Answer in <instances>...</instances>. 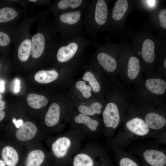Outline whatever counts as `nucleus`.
I'll return each instance as SVG.
<instances>
[{"instance_id": "nucleus-5", "label": "nucleus", "mask_w": 166, "mask_h": 166, "mask_svg": "<svg viewBox=\"0 0 166 166\" xmlns=\"http://www.w3.org/2000/svg\"><path fill=\"white\" fill-rule=\"evenodd\" d=\"M122 124V127L118 133L111 140L112 148H121L136 139L155 137L138 108L133 104Z\"/></svg>"}, {"instance_id": "nucleus-24", "label": "nucleus", "mask_w": 166, "mask_h": 166, "mask_svg": "<svg viewBox=\"0 0 166 166\" xmlns=\"http://www.w3.org/2000/svg\"><path fill=\"white\" fill-rule=\"evenodd\" d=\"M88 0H56L46 10L53 15L59 13L84 9L88 4Z\"/></svg>"}, {"instance_id": "nucleus-22", "label": "nucleus", "mask_w": 166, "mask_h": 166, "mask_svg": "<svg viewBox=\"0 0 166 166\" xmlns=\"http://www.w3.org/2000/svg\"><path fill=\"white\" fill-rule=\"evenodd\" d=\"M10 140L1 148V157L6 166H18L22 159L25 147Z\"/></svg>"}, {"instance_id": "nucleus-8", "label": "nucleus", "mask_w": 166, "mask_h": 166, "mask_svg": "<svg viewBox=\"0 0 166 166\" xmlns=\"http://www.w3.org/2000/svg\"><path fill=\"white\" fill-rule=\"evenodd\" d=\"M111 1L92 0L85 8L83 23L85 34L95 41V36L99 33L107 32Z\"/></svg>"}, {"instance_id": "nucleus-17", "label": "nucleus", "mask_w": 166, "mask_h": 166, "mask_svg": "<svg viewBox=\"0 0 166 166\" xmlns=\"http://www.w3.org/2000/svg\"><path fill=\"white\" fill-rule=\"evenodd\" d=\"M136 9V0H116L109 10L107 32L124 31L127 17Z\"/></svg>"}, {"instance_id": "nucleus-21", "label": "nucleus", "mask_w": 166, "mask_h": 166, "mask_svg": "<svg viewBox=\"0 0 166 166\" xmlns=\"http://www.w3.org/2000/svg\"><path fill=\"white\" fill-rule=\"evenodd\" d=\"M144 28L158 33L159 38H166V7L161 4L157 9L150 13Z\"/></svg>"}, {"instance_id": "nucleus-13", "label": "nucleus", "mask_w": 166, "mask_h": 166, "mask_svg": "<svg viewBox=\"0 0 166 166\" xmlns=\"http://www.w3.org/2000/svg\"><path fill=\"white\" fill-rule=\"evenodd\" d=\"M72 166H114L105 149L97 143L89 142L72 158Z\"/></svg>"}, {"instance_id": "nucleus-25", "label": "nucleus", "mask_w": 166, "mask_h": 166, "mask_svg": "<svg viewBox=\"0 0 166 166\" xmlns=\"http://www.w3.org/2000/svg\"><path fill=\"white\" fill-rule=\"evenodd\" d=\"M15 26L0 27V52L9 51L13 45Z\"/></svg>"}, {"instance_id": "nucleus-18", "label": "nucleus", "mask_w": 166, "mask_h": 166, "mask_svg": "<svg viewBox=\"0 0 166 166\" xmlns=\"http://www.w3.org/2000/svg\"><path fill=\"white\" fill-rule=\"evenodd\" d=\"M138 108L146 124L155 137L165 133L166 106H143L133 103Z\"/></svg>"}, {"instance_id": "nucleus-40", "label": "nucleus", "mask_w": 166, "mask_h": 166, "mask_svg": "<svg viewBox=\"0 0 166 166\" xmlns=\"http://www.w3.org/2000/svg\"><path fill=\"white\" fill-rule=\"evenodd\" d=\"M2 62L0 60V71H1V69L2 67Z\"/></svg>"}, {"instance_id": "nucleus-31", "label": "nucleus", "mask_w": 166, "mask_h": 166, "mask_svg": "<svg viewBox=\"0 0 166 166\" xmlns=\"http://www.w3.org/2000/svg\"><path fill=\"white\" fill-rule=\"evenodd\" d=\"M162 1L161 0H136V9L150 13L162 4Z\"/></svg>"}, {"instance_id": "nucleus-32", "label": "nucleus", "mask_w": 166, "mask_h": 166, "mask_svg": "<svg viewBox=\"0 0 166 166\" xmlns=\"http://www.w3.org/2000/svg\"><path fill=\"white\" fill-rule=\"evenodd\" d=\"M82 79L85 81H88L90 86L94 92L99 93L101 92L102 87L101 84L91 72L89 71H86Z\"/></svg>"}, {"instance_id": "nucleus-30", "label": "nucleus", "mask_w": 166, "mask_h": 166, "mask_svg": "<svg viewBox=\"0 0 166 166\" xmlns=\"http://www.w3.org/2000/svg\"><path fill=\"white\" fill-rule=\"evenodd\" d=\"M26 100L30 107L36 109L44 107L48 102V99L45 97L34 93H30L28 94Z\"/></svg>"}, {"instance_id": "nucleus-3", "label": "nucleus", "mask_w": 166, "mask_h": 166, "mask_svg": "<svg viewBox=\"0 0 166 166\" xmlns=\"http://www.w3.org/2000/svg\"><path fill=\"white\" fill-rule=\"evenodd\" d=\"M86 138L79 130L71 128L55 136H47L44 140L48 146L51 158L59 166L70 164L74 155L81 149Z\"/></svg>"}, {"instance_id": "nucleus-7", "label": "nucleus", "mask_w": 166, "mask_h": 166, "mask_svg": "<svg viewBox=\"0 0 166 166\" xmlns=\"http://www.w3.org/2000/svg\"><path fill=\"white\" fill-rule=\"evenodd\" d=\"M108 97L101 114L103 135L112 139L127 116L130 108L127 99L121 94H114Z\"/></svg>"}, {"instance_id": "nucleus-23", "label": "nucleus", "mask_w": 166, "mask_h": 166, "mask_svg": "<svg viewBox=\"0 0 166 166\" xmlns=\"http://www.w3.org/2000/svg\"><path fill=\"white\" fill-rule=\"evenodd\" d=\"M138 153L143 166H166L164 152L154 147L144 148Z\"/></svg>"}, {"instance_id": "nucleus-19", "label": "nucleus", "mask_w": 166, "mask_h": 166, "mask_svg": "<svg viewBox=\"0 0 166 166\" xmlns=\"http://www.w3.org/2000/svg\"><path fill=\"white\" fill-rule=\"evenodd\" d=\"M22 159L23 166H43L51 158L49 151L39 142L25 147Z\"/></svg>"}, {"instance_id": "nucleus-15", "label": "nucleus", "mask_w": 166, "mask_h": 166, "mask_svg": "<svg viewBox=\"0 0 166 166\" xmlns=\"http://www.w3.org/2000/svg\"><path fill=\"white\" fill-rule=\"evenodd\" d=\"M69 121L71 128L79 130L86 138L95 139L103 135L102 120L98 117L88 116L73 111L70 113Z\"/></svg>"}, {"instance_id": "nucleus-28", "label": "nucleus", "mask_w": 166, "mask_h": 166, "mask_svg": "<svg viewBox=\"0 0 166 166\" xmlns=\"http://www.w3.org/2000/svg\"><path fill=\"white\" fill-rule=\"evenodd\" d=\"M155 72L166 77V38L162 40V43L158 51Z\"/></svg>"}, {"instance_id": "nucleus-14", "label": "nucleus", "mask_w": 166, "mask_h": 166, "mask_svg": "<svg viewBox=\"0 0 166 166\" xmlns=\"http://www.w3.org/2000/svg\"><path fill=\"white\" fill-rule=\"evenodd\" d=\"M92 41L83 34L73 37L63 43H59L54 49L52 56H54L59 63L66 64L79 55L92 45Z\"/></svg>"}, {"instance_id": "nucleus-12", "label": "nucleus", "mask_w": 166, "mask_h": 166, "mask_svg": "<svg viewBox=\"0 0 166 166\" xmlns=\"http://www.w3.org/2000/svg\"><path fill=\"white\" fill-rule=\"evenodd\" d=\"M38 14L35 15L26 14L15 27L13 45L14 51L18 60L26 62L31 55L32 47L30 29L32 24L37 21Z\"/></svg>"}, {"instance_id": "nucleus-39", "label": "nucleus", "mask_w": 166, "mask_h": 166, "mask_svg": "<svg viewBox=\"0 0 166 166\" xmlns=\"http://www.w3.org/2000/svg\"><path fill=\"white\" fill-rule=\"evenodd\" d=\"M0 166H6L3 160L1 159H0Z\"/></svg>"}, {"instance_id": "nucleus-26", "label": "nucleus", "mask_w": 166, "mask_h": 166, "mask_svg": "<svg viewBox=\"0 0 166 166\" xmlns=\"http://www.w3.org/2000/svg\"><path fill=\"white\" fill-rule=\"evenodd\" d=\"M112 148L115 155L117 166H143L130 153L124 152L120 148Z\"/></svg>"}, {"instance_id": "nucleus-1", "label": "nucleus", "mask_w": 166, "mask_h": 166, "mask_svg": "<svg viewBox=\"0 0 166 166\" xmlns=\"http://www.w3.org/2000/svg\"><path fill=\"white\" fill-rule=\"evenodd\" d=\"M123 36L125 41H129L126 42L140 59L145 76L155 73L157 54L162 40L145 28L136 30L126 29Z\"/></svg>"}, {"instance_id": "nucleus-6", "label": "nucleus", "mask_w": 166, "mask_h": 166, "mask_svg": "<svg viewBox=\"0 0 166 166\" xmlns=\"http://www.w3.org/2000/svg\"><path fill=\"white\" fill-rule=\"evenodd\" d=\"M92 41L95 48L93 57L95 65L108 75L114 84L120 82L119 59L122 43L115 44L108 40L104 43L99 44Z\"/></svg>"}, {"instance_id": "nucleus-20", "label": "nucleus", "mask_w": 166, "mask_h": 166, "mask_svg": "<svg viewBox=\"0 0 166 166\" xmlns=\"http://www.w3.org/2000/svg\"><path fill=\"white\" fill-rule=\"evenodd\" d=\"M29 10L7 3L6 1H0V27L14 26Z\"/></svg>"}, {"instance_id": "nucleus-2", "label": "nucleus", "mask_w": 166, "mask_h": 166, "mask_svg": "<svg viewBox=\"0 0 166 166\" xmlns=\"http://www.w3.org/2000/svg\"><path fill=\"white\" fill-rule=\"evenodd\" d=\"M132 100L143 106H166V77L155 72L144 77L131 89Z\"/></svg>"}, {"instance_id": "nucleus-36", "label": "nucleus", "mask_w": 166, "mask_h": 166, "mask_svg": "<svg viewBox=\"0 0 166 166\" xmlns=\"http://www.w3.org/2000/svg\"><path fill=\"white\" fill-rule=\"evenodd\" d=\"M2 96L0 93V110H4L6 108V103L2 100Z\"/></svg>"}, {"instance_id": "nucleus-35", "label": "nucleus", "mask_w": 166, "mask_h": 166, "mask_svg": "<svg viewBox=\"0 0 166 166\" xmlns=\"http://www.w3.org/2000/svg\"><path fill=\"white\" fill-rule=\"evenodd\" d=\"M20 80L18 79H16L15 81V85L14 88V92L17 93L19 92L20 89Z\"/></svg>"}, {"instance_id": "nucleus-34", "label": "nucleus", "mask_w": 166, "mask_h": 166, "mask_svg": "<svg viewBox=\"0 0 166 166\" xmlns=\"http://www.w3.org/2000/svg\"><path fill=\"white\" fill-rule=\"evenodd\" d=\"M32 3L40 5L49 6L52 3L51 0H24L25 6L28 3Z\"/></svg>"}, {"instance_id": "nucleus-29", "label": "nucleus", "mask_w": 166, "mask_h": 166, "mask_svg": "<svg viewBox=\"0 0 166 166\" xmlns=\"http://www.w3.org/2000/svg\"><path fill=\"white\" fill-rule=\"evenodd\" d=\"M58 75V72L55 69L42 70L36 73L34 78L35 81L39 83L47 84L56 80Z\"/></svg>"}, {"instance_id": "nucleus-16", "label": "nucleus", "mask_w": 166, "mask_h": 166, "mask_svg": "<svg viewBox=\"0 0 166 166\" xmlns=\"http://www.w3.org/2000/svg\"><path fill=\"white\" fill-rule=\"evenodd\" d=\"M69 109L63 111L60 105L54 102L49 106L45 114L42 124L40 126L46 136L58 133L65 128L69 120Z\"/></svg>"}, {"instance_id": "nucleus-37", "label": "nucleus", "mask_w": 166, "mask_h": 166, "mask_svg": "<svg viewBox=\"0 0 166 166\" xmlns=\"http://www.w3.org/2000/svg\"><path fill=\"white\" fill-rule=\"evenodd\" d=\"M5 81L2 79H0V93H3L5 91Z\"/></svg>"}, {"instance_id": "nucleus-9", "label": "nucleus", "mask_w": 166, "mask_h": 166, "mask_svg": "<svg viewBox=\"0 0 166 166\" xmlns=\"http://www.w3.org/2000/svg\"><path fill=\"white\" fill-rule=\"evenodd\" d=\"M84 9L53 15L52 24L58 34L60 43L65 42L71 38L83 34V18Z\"/></svg>"}, {"instance_id": "nucleus-27", "label": "nucleus", "mask_w": 166, "mask_h": 166, "mask_svg": "<svg viewBox=\"0 0 166 166\" xmlns=\"http://www.w3.org/2000/svg\"><path fill=\"white\" fill-rule=\"evenodd\" d=\"M105 104L104 101H97L89 105H80L77 107V112L88 116L98 117L101 115Z\"/></svg>"}, {"instance_id": "nucleus-38", "label": "nucleus", "mask_w": 166, "mask_h": 166, "mask_svg": "<svg viewBox=\"0 0 166 166\" xmlns=\"http://www.w3.org/2000/svg\"><path fill=\"white\" fill-rule=\"evenodd\" d=\"M6 115V113L4 110H0V122L4 120Z\"/></svg>"}, {"instance_id": "nucleus-33", "label": "nucleus", "mask_w": 166, "mask_h": 166, "mask_svg": "<svg viewBox=\"0 0 166 166\" xmlns=\"http://www.w3.org/2000/svg\"><path fill=\"white\" fill-rule=\"evenodd\" d=\"M75 86L85 98H88L91 96V91L92 89L89 85H87L85 81L82 80L77 81L76 83Z\"/></svg>"}, {"instance_id": "nucleus-11", "label": "nucleus", "mask_w": 166, "mask_h": 166, "mask_svg": "<svg viewBox=\"0 0 166 166\" xmlns=\"http://www.w3.org/2000/svg\"><path fill=\"white\" fill-rule=\"evenodd\" d=\"M11 123L8 128L10 139L23 147L41 142L46 136L40 126L31 121L14 117Z\"/></svg>"}, {"instance_id": "nucleus-4", "label": "nucleus", "mask_w": 166, "mask_h": 166, "mask_svg": "<svg viewBox=\"0 0 166 166\" xmlns=\"http://www.w3.org/2000/svg\"><path fill=\"white\" fill-rule=\"evenodd\" d=\"M49 14L46 10L38 14V27L35 33L31 36L30 57L33 60L52 56L54 49L59 43V37L53 29L51 22L47 19Z\"/></svg>"}, {"instance_id": "nucleus-10", "label": "nucleus", "mask_w": 166, "mask_h": 166, "mask_svg": "<svg viewBox=\"0 0 166 166\" xmlns=\"http://www.w3.org/2000/svg\"><path fill=\"white\" fill-rule=\"evenodd\" d=\"M119 59V77L125 85H134L144 77L141 61L128 43H122Z\"/></svg>"}]
</instances>
